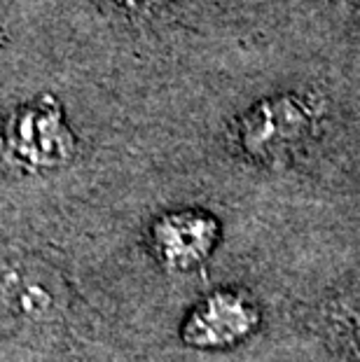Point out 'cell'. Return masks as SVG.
<instances>
[{
    "label": "cell",
    "mask_w": 360,
    "mask_h": 362,
    "mask_svg": "<svg viewBox=\"0 0 360 362\" xmlns=\"http://www.w3.org/2000/svg\"><path fill=\"white\" fill-rule=\"evenodd\" d=\"M5 145L14 159L30 166H52L71 152V136L57 110L30 105L14 112L5 129Z\"/></svg>",
    "instance_id": "cell-1"
},
{
    "label": "cell",
    "mask_w": 360,
    "mask_h": 362,
    "mask_svg": "<svg viewBox=\"0 0 360 362\" xmlns=\"http://www.w3.org/2000/svg\"><path fill=\"white\" fill-rule=\"evenodd\" d=\"M0 304L28 318L50 315L57 306L54 281L24 262L0 264Z\"/></svg>",
    "instance_id": "cell-2"
},
{
    "label": "cell",
    "mask_w": 360,
    "mask_h": 362,
    "mask_svg": "<svg viewBox=\"0 0 360 362\" xmlns=\"http://www.w3.org/2000/svg\"><path fill=\"white\" fill-rule=\"evenodd\" d=\"M252 327V311L239 297L218 295L202 304L187 322L185 337L197 346H225Z\"/></svg>",
    "instance_id": "cell-3"
},
{
    "label": "cell",
    "mask_w": 360,
    "mask_h": 362,
    "mask_svg": "<svg viewBox=\"0 0 360 362\" xmlns=\"http://www.w3.org/2000/svg\"><path fill=\"white\" fill-rule=\"evenodd\" d=\"M306 124L309 119L295 101L286 98V101L265 103L248 122L246 145L262 155L288 150L304 136Z\"/></svg>",
    "instance_id": "cell-4"
},
{
    "label": "cell",
    "mask_w": 360,
    "mask_h": 362,
    "mask_svg": "<svg viewBox=\"0 0 360 362\" xmlns=\"http://www.w3.org/2000/svg\"><path fill=\"white\" fill-rule=\"evenodd\" d=\"M155 241L168 264L187 267L209 252L213 243V225L202 215H173L162 220Z\"/></svg>",
    "instance_id": "cell-5"
},
{
    "label": "cell",
    "mask_w": 360,
    "mask_h": 362,
    "mask_svg": "<svg viewBox=\"0 0 360 362\" xmlns=\"http://www.w3.org/2000/svg\"><path fill=\"white\" fill-rule=\"evenodd\" d=\"M117 3H124V5H129V7H141V5L152 3V0H117Z\"/></svg>",
    "instance_id": "cell-6"
}]
</instances>
